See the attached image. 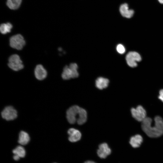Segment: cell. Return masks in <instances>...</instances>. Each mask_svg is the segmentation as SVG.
Segmentation results:
<instances>
[{"label":"cell","mask_w":163,"mask_h":163,"mask_svg":"<svg viewBox=\"0 0 163 163\" xmlns=\"http://www.w3.org/2000/svg\"><path fill=\"white\" fill-rule=\"evenodd\" d=\"M158 98L161 101L163 102V89H161L160 90Z\"/></svg>","instance_id":"obj_21"},{"label":"cell","mask_w":163,"mask_h":163,"mask_svg":"<svg viewBox=\"0 0 163 163\" xmlns=\"http://www.w3.org/2000/svg\"><path fill=\"white\" fill-rule=\"evenodd\" d=\"M8 66L14 71H18L24 68V65L19 56L16 54L10 56L8 59Z\"/></svg>","instance_id":"obj_4"},{"label":"cell","mask_w":163,"mask_h":163,"mask_svg":"<svg viewBox=\"0 0 163 163\" xmlns=\"http://www.w3.org/2000/svg\"><path fill=\"white\" fill-rule=\"evenodd\" d=\"M159 2L161 4H163V0H158Z\"/></svg>","instance_id":"obj_24"},{"label":"cell","mask_w":163,"mask_h":163,"mask_svg":"<svg viewBox=\"0 0 163 163\" xmlns=\"http://www.w3.org/2000/svg\"><path fill=\"white\" fill-rule=\"evenodd\" d=\"M128 65L130 67H134L137 66V62L141 60L140 54L136 52H130L126 55V57Z\"/></svg>","instance_id":"obj_7"},{"label":"cell","mask_w":163,"mask_h":163,"mask_svg":"<svg viewBox=\"0 0 163 163\" xmlns=\"http://www.w3.org/2000/svg\"><path fill=\"white\" fill-rule=\"evenodd\" d=\"M87 112L86 110L81 107L79 117L77 123L80 125L84 124L86 121L87 117Z\"/></svg>","instance_id":"obj_17"},{"label":"cell","mask_w":163,"mask_h":163,"mask_svg":"<svg viewBox=\"0 0 163 163\" xmlns=\"http://www.w3.org/2000/svg\"><path fill=\"white\" fill-rule=\"evenodd\" d=\"M13 158L14 160L15 161H18L20 159V158L17 155H14L13 156Z\"/></svg>","instance_id":"obj_22"},{"label":"cell","mask_w":163,"mask_h":163,"mask_svg":"<svg viewBox=\"0 0 163 163\" xmlns=\"http://www.w3.org/2000/svg\"><path fill=\"white\" fill-rule=\"evenodd\" d=\"M14 155L20 158H24L26 155V151L24 148L21 145H18L12 151Z\"/></svg>","instance_id":"obj_18"},{"label":"cell","mask_w":163,"mask_h":163,"mask_svg":"<svg viewBox=\"0 0 163 163\" xmlns=\"http://www.w3.org/2000/svg\"><path fill=\"white\" fill-rule=\"evenodd\" d=\"M69 136V140L71 142H76L79 140L82 136L81 132L78 130L74 128H71L68 131Z\"/></svg>","instance_id":"obj_10"},{"label":"cell","mask_w":163,"mask_h":163,"mask_svg":"<svg viewBox=\"0 0 163 163\" xmlns=\"http://www.w3.org/2000/svg\"><path fill=\"white\" fill-rule=\"evenodd\" d=\"M78 68V66L75 63H71L69 66H65L63 69L62 77L64 80L78 77L79 75Z\"/></svg>","instance_id":"obj_2"},{"label":"cell","mask_w":163,"mask_h":163,"mask_svg":"<svg viewBox=\"0 0 163 163\" xmlns=\"http://www.w3.org/2000/svg\"></svg>","instance_id":"obj_25"},{"label":"cell","mask_w":163,"mask_h":163,"mask_svg":"<svg viewBox=\"0 0 163 163\" xmlns=\"http://www.w3.org/2000/svg\"><path fill=\"white\" fill-rule=\"evenodd\" d=\"M81 107L77 105H74L69 108L66 111V118L70 124L77 122L79 118Z\"/></svg>","instance_id":"obj_3"},{"label":"cell","mask_w":163,"mask_h":163,"mask_svg":"<svg viewBox=\"0 0 163 163\" xmlns=\"http://www.w3.org/2000/svg\"><path fill=\"white\" fill-rule=\"evenodd\" d=\"M2 117L7 120L14 119L17 116V113L16 110L12 107L8 106L6 107L1 113Z\"/></svg>","instance_id":"obj_8"},{"label":"cell","mask_w":163,"mask_h":163,"mask_svg":"<svg viewBox=\"0 0 163 163\" xmlns=\"http://www.w3.org/2000/svg\"><path fill=\"white\" fill-rule=\"evenodd\" d=\"M142 141V136L139 134H136L130 138L129 142L133 147L136 148L140 146Z\"/></svg>","instance_id":"obj_13"},{"label":"cell","mask_w":163,"mask_h":163,"mask_svg":"<svg viewBox=\"0 0 163 163\" xmlns=\"http://www.w3.org/2000/svg\"><path fill=\"white\" fill-rule=\"evenodd\" d=\"M22 0H7L6 5L10 9L16 10L20 7Z\"/></svg>","instance_id":"obj_16"},{"label":"cell","mask_w":163,"mask_h":163,"mask_svg":"<svg viewBox=\"0 0 163 163\" xmlns=\"http://www.w3.org/2000/svg\"><path fill=\"white\" fill-rule=\"evenodd\" d=\"M154 124L152 125V119L147 117L142 122L141 127L142 130L149 137L157 138L163 134V119L161 117H155Z\"/></svg>","instance_id":"obj_1"},{"label":"cell","mask_w":163,"mask_h":163,"mask_svg":"<svg viewBox=\"0 0 163 163\" xmlns=\"http://www.w3.org/2000/svg\"><path fill=\"white\" fill-rule=\"evenodd\" d=\"M34 75L37 79L41 80L46 78L47 72L42 65L39 64L37 65L35 67L34 70Z\"/></svg>","instance_id":"obj_12"},{"label":"cell","mask_w":163,"mask_h":163,"mask_svg":"<svg viewBox=\"0 0 163 163\" xmlns=\"http://www.w3.org/2000/svg\"><path fill=\"white\" fill-rule=\"evenodd\" d=\"M84 163H96L95 162L91 161H87L84 162Z\"/></svg>","instance_id":"obj_23"},{"label":"cell","mask_w":163,"mask_h":163,"mask_svg":"<svg viewBox=\"0 0 163 163\" xmlns=\"http://www.w3.org/2000/svg\"><path fill=\"white\" fill-rule=\"evenodd\" d=\"M10 46L18 50H21L26 43L23 37L20 34H17L11 37L9 40Z\"/></svg>","instance_id":"obj_5"},{"label":"cell","mask_w":163,"mask_h":163,"mask_svg":"<svg viewBox=\"0 0 163 163\" xmlns=\"http://www.w3.org/2000/svg\"><path fill=\"white\" fill-rule=\"evenodd\" d=\"M119 11L121 15L123 17L128 18L132 17L134 12L133 10L129 9L128 5L126 3H124L120 5Z\"/></svg>","instance_id":"obj_11"},{"label":"cell","mask_w":163,"mask_h":163,"mask_svg":"<svg viewBox=\"0 0 163 163\" xmlns=\"http://www.w3.org/2000/svg\"><path fill=\"white\" fill-rule=\"evenodd\" d=\"M131 112L133 117L139 122H142L147 117L145 110L140 105L136 108H132Z\"/></svg>","instance_id":"obj_6"},{"label":"cell","mask_w":163,"mask_h":163,"mask_svg":"<svg viewBox=\"0 0 163 163\" xmlns=\"http://www.w3.org/2000/svg\"><path fill=\"white\" fill-rule=\"evenodd\" d=\"M109 83L108 79L102 77L97 78L95 81L96 87L98 89L102 90L107 87Z\"/></svg>","instance_id":"obj_14"},{"label":"cell","mask_w":163,"mask_h":163,"mask_svg":"<svg viewBox=\"0 0 163 163\" xmlns=\"http://www.w3.org/2000/svg\"><path fill=\"white\" fill-rule=\"evenodd\" d=\"M117 51L121 54L124 53L125 51V49L124 46L121 44H118L116 48Z\"/></svg>","instance_id":"obj_20"},{"label":"cell","mask_w":163,"mask_h":163,"mask_svg":"<svg viewBox=\"0 0 163 163\" xmlns=\"http://www.w3.org/2000/svg\"><path fill=\"white\" fill-rule=\"evenodd\" d=\"M12 27V25L10 23L2 24L0 27V32L3 34H5L10 32Z\"/></svg>","instance_id":"obj_19"},{"label":"cell","mask_w":163,"mask_h":163,"mask_svg":"<svg viewBox=\"0 0 163 163\" xmlns=\"http://www.w3.org/2000/svg\"><path fill=\"white\" fill-rule=\"evenodd\" d=\"M30 140L28 134L24 131H21L19 133L18 142L21 145H25L27 144Z\"/></svg>","instance_id":"obj_15"},{"label":"cell","mask_w":163,"mask_h":163,"mask_svg":"<svg viewBox=\"0 0 163 163\" xmlns=\"http://www.w3.org/2000/svg\"><path fill=\"white\" fill-rule=\"evenodd\" d=\"M111 153V150L106 143H103L99 146L97 151L98 156L101 158H105Z\"/></svg>","instance_id":"obj_9"}]
</instances>
